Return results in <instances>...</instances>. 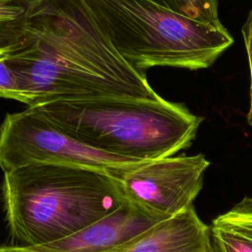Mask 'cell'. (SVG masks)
Returning a JSON list of instances; mask_svg holds the SVG:
<instances>
[{"label":"cell","instance_id":"cell-12","mask_svg":"<svg viewBox=\"0 0 252 252\" xmlns=\"http://www.w3.org/2000/svg\"><path fill=\"white\" fill-rule=\"evenodd\" d=\"M0 97L18 100L27 104V94L23 83L17 73L5 59L0 56Z\"/></svg>","mask_w":252,"mask_h":252},{"label":"cell","instance_id":"cell-15","mask_svg":"<svg viewBox=\"0 0 252 252\" xmlns=\"http://www.w3.org/2000/svg\"><path fill=\"white\" fill-rule=\"evenodd\" d=\"M6 50H3V49H0V56H2V55H5L6 54Z\"/></svg>","mask_w":252,"mask_h":252},{"label":"cell","instance_id":"cell-7","mask_svg":"<svg viewBox=\"0 0 252 252\" xmlns=\"http://www.w3.org/2000/svg\"><path fill=\"white\" fill-rule=\"evenodd\" d=\"M161 220L126 201L110 214L66 238L31 247L43 252H108Z\"/></svg>","mask_w":252,"mask_h":252},{"label":"cell","instance_id":"cell-14","mask_svg":"<svg viewBox=\"0 0 252 252\" xmlns=\"http://www.w3.org/2000/svg\"><path fill=\"white\" fill-rule=\"evenodd\" d=\"M0 252H43L33 247L24 245H2L0 246Z\"/></svg>","mask_w":252,"mask_h":252},{"label":"cell","instance_id":"cell-2","mask_svg":"<svg viewBox=\"0 0 252 252\" xmlns=\"http://www.w3.org/2000/svg\"><path fill=\"white\" fill-rule=\"evenodd\" d=\"M3 173L5 219L19 245L66 238L127 201L116 178L94 168L36 162Z\"/></svg>","mask_w":252,"mask_h":252},{"label":"cell","instance_id":"cell-8","mask_svg":"<svg viewBox=\"0 0 252 252\" xmlns=\"http://www.w3.org/2000/svg\"><path fill=\"white\" fill-rule=\"evenodd\" d=\"M210 228L194 206L108 252H209Z\"/></svg>","mask_w":252,"mask_h":252},{"label":"cell","instance_id":"cell-1","mask_svg":"<svg viewBox=\"0 0 252 252\" xmlns=\"http://www.w3.org/2000/svg\"><path fill=\"white\" fill-rule=\"evenodd\" d=\"M5 59L23 83L28 107L161 97L117 52L85 0H38Z\"/></svg>","mask_w":252,"mask_h":252},{"label":"cell","instance_id":"cell-9","mask_svg":"<svg viewBox=\"0 0 252 252\" xmlns=\"http://www.w3.org/2000/svg\"><path fill=\"white\" fill-rule=\"evenodd\" d=\"M209 228V252H252V197L216 217Z\"/></svg>","mask_w":252,"mask_h":252},{"label":"cell","instance_id":"cell-11","mask_svg":"<svg viewBox=\"0 0 252 252\" xmlns=\"http://www.w3.org/2000/svg\"><path fill=\"white\" fill-rule=\"evenodd\" d=\"M160 6L197 21L223 27L219 17L218 0H151Z\"/></svg>","mask_w":252,"mask_h":252},{"label":"cell","instance_id":"cell-5","mask_svg":"<svg viewBox=\"0 0 252 252\" xmlns=\"http://www.w3.org/2000/svg\"><path fill=\"white\" fill-rule=\"evenodd\" d=\"M142 161L89 147L73 138L35 107L7 113L0 125V168L3 172L30 163L83 166L119 180Z\"/></svg>","mask_w":252,"mask_h":252},{"label":"cell","instance_id":"cell-3","mask_svg":"<svg viewBox=\"0 0 252 252\" xmlns=\"http://www.w3.org/2000/svg\"><path fill=\"white\" fill-rule=\"evenodd\" d=\"M32 107L89 147L135 160L164 158L188 149L203 121L184 104L162 97L53 101Z\"/></svg>","mask_w":252,"mask_h":252},{"label":"cell","instance_id":"cell-6","mask_svg":"<svg viewBox=\"0 0 252 252\" xmlns=\"http://www.w3.org/2000/svg\"><path fill=\"white\" fill-rule=\"evenodd\" d=\"M210 161L203 154L142 161L118 181L127 201L166 220L193 205L204 185Z\"/></svg>","mask_w":252,"mask_h":252},{"label":"cell","instance_id":"cell-10","mask_svg":"<svg viewBox=\"0 0 252 252\" xmlns=\"http://www.w3.org/2000/svg\"><path fill=\"white\" fill-rule=\"evenodd\" d=\"M38 0H0V49L8 51L19 39Z\"/></svg>","mask_w":252,"mask_h":252},{"label":"cell","instance_id":"cell-13","mask_svg":"<svg viewBox=\"0 0 252 252\" xmlns=\"http://www.w3.org/2000/svg\"><path fill=\"white\" fill-rule=\"evenodd\" d=\"M242 35L248 56L249 71H250V104L247 113V122L252 127V8L247 16V19L242 27Z\"/></svg>","mask_w":252,"mask_h":252},{"label":"cell","instance_id":"cell-4","mask_svg":"<svg viewBox=\"0 0 252 252\" xmlns=\"http://www.w3.org/2000/svg\"><path fill=\"white\" fill-rule=\"evenodd\" d=\"M117 52L134 69L202 70L228 49L224 27L197 21L151 0H85Z\"/></svg>","mask_w":252,"mask_h":252}]
</instances>
